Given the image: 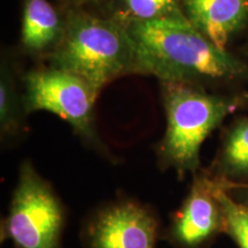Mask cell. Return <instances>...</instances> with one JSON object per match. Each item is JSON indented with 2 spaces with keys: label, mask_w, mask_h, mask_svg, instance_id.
I'll return each instance as SVG.
<instances>
[{
  "label": "cell",
  "mask_w": 248,
  "mask_h": 248,
  "mask_svg": "<svg viewBox=\"0 0 248 248\" xmlns=\"http://www.w3.org/2000/svg\"><path fill=\"white\" fill-rule=\"evenodd\" d=\"M99 11L123 27L151 21H187L179 0H108Z\"/></svg>",
  "instance_id": "10"
},
{
  "label": "cell",
  "mask_w": 248,
  "mask_h": 248,
  "mask_svg": "<svg viewBox=\"0 0 248 248\" xmlns=\"http://www.w3.org/2000/svg\"><path fill=\"white\" fill-rule=\"evenodd\" d=\"M22 102L26 114L49 111L66 121L79 138L105 152L94 124V104L99 92L80 77L52 66L37 67L22 76Z\"/></svg>",
  "instance_id": "4"
},
{
  "label": "cell",
  "mask_w": 248,
  "mask_h": 248,
  "mask_svg": "<svg viewBox=\"0 0 248 248\" xmlns=\"http://www.w3.org/2000/svg\"><path fill=\"white\" fill-rule=\"evenodd\" d=\"M226 179L217 175L198 173L188 197L173 218L170 239L179 248H200L225 230L224 210L219 191Z\"/></svg>",
  "instance_id": "6"
},
{
  "label": "cell",
  "mask_w": 248,
  "mask_h": 248,
  "mask_svg": "<svg viewBox=\"0 0 248 248\" xmlns=\"http://www.w3.org/2000/svg\"><path fill=\"white\" fill-rule=\"evenodd\" d=\"M63 12V37L47 59L49 66L80 77L99 93L121 76L138 74L136 48L125 27L88 8Z\"/></svg>",
  "instance_id": "2"
},
{
  "label": "cell",
  "mask_w": 248,
  "mask_h": 248,
  "mask_svg": "<svg viewBox=\"0 0 248 248\" xmlns=\"http://www.w3.org/2000/svg\"><path fill=\"white\" fill-rule=\"evenodd\" d=\"M228 181L219 191L225 217V231L239 248H248V204L234 201L229 194Z\"/></svg>",
  "instance_id": "13"
},
{
  "label": "cell",
  "mask_w": 248,
  "mask_h": 248,
  "mask_svg": "<svg viewBox=\"0 0 248 248\" xmlns=\"http://www.w3.org/2000/svg\"><path fill=\"white\" fill-rule=\"evenodd\" d=\"M187 22L217 47L226 49L248 26V0H179Z\"/></svg>",
  "instance_id": "8"
},
{
  "label": "cell",
  "mask_w": 248,
  "mask_h": 248,
  "mask_svg": "<svg viewBox=\"0 0 248 248\" xmlns=\"http://www.w3.org/2000/svg\"><path fill=\"white\" fill-rule=\"evenodd\" d=\"M7 55H2L0 64V131L1 138H13L23 128L22 93H18L15 71Z\"/></svg>",
  "instance_id": "12"
},
{
  "label": "cell",
  "mask_w": 248,
  "mask_h": 248,
  "mask_svg": "<svg viewBox=\"0 0 248 248\" xmlns=\"http://www.w3.org/2000/svg\"><path fill=\"white\" fill-rule=\"evenodd\" d=\"M88 237L91 248H155L157 222L141 204L122 201L97 214Z\"/></svg>",
  "instance_id": "7"
},
{
  "label": "cell",
  "mask_w": 248,
  "mask_h": 248,
  "mask_svg": "<svg viewBox=\"0 0 248 248\" xmlns=\"http://www.w3.org/2000/svg\"><path fill=\"white\" fill-rule=\"evenodd\" d=\"M64 32V12L48 0H23L20 46L30 57L47 60Z\"/></svg>",
  "instance_id": "9"
},
{
  "label": "cell",
  "mask_w": 248,
  "mask_h": 248,
  "mask_svg": "<svg viewBox=\"0 0 248 248\" xmlns=\"http://www.w3.org/2000/svg\"><path fill=\"white\" fill-rule=\"evenodd\" d=\"M215 167L216 175L231 183L248 179V117H240L226 130Z\"/></svg>",
  "instance_id": "11"
},
{
  "label": "cell",
  "mask_w": 248,
  "mask_h": 248,
  "mask_svg": "<svg viewBox=\"0 0 248 248\" xmlns=\"http://www.w3.org/2000/svg\"><path fill=\"white\" fill-rule=\"evenodd\" d=\"M62 9L66 8H88L101 7L108 0H58Z\"/></svg>",
  "instance_id": "14"
},
{
  "label": "cell",
  "mask_w": 248,
  "mask_h": 248,
  "mask_svg": "<svg viewBox=\"0 0 248 248\" xmlns=\"http://www.w3.org/2000/svg\"><path fill=\"white\" fill-rule=\"evenodd\" d=\"M229 185H230V186H239V187H246V188H248V184H235V183L229 182Z\"/></svg>",
  "instance_id": "15"
},
{
  "label": "cell",
  "mask_w": 248,
  "mask_h": 248,
  "mask_svg": "<svg viewBox=\"0 0 248 248\" xmlns=\"http://www.w3.org/2000/svg\"><path fill=\"white\" fill-rule=\"evenodd\" d=\"M166 113V132L157 145L162 169H175L181 177L195 173L200 166L203 141L226 116L248 102L243 94H217L203 86L179 82H160Z\"/></svg>",
  "instance_id": "3"
},
{
  "label": "cell",
  "mask_w": 248,
  "mask_h": 248,
  "mask_svg": "<svg viewBox=\"0 0 248 248\" xmlns=\"http://www.w3.org/2000/svg\"><path fill=\"white\" fill-rule=\"evenodd\" d=\"M64 212L51 185L29 162L21 166L2 239L14 248H59Z\"/></svg>",
  "instance_id": "5"
},
{
  "label": "cell",
  "mask_w": 248,
  "mask_h": 248,
  "mask_svg": "<svg viewBox=\"0 0 248 248\" xmlns=\"http://www.w3.org/2000/svg\"><path fill=\"white\" fill-rule=\"evenodd\" d=\"M125 28L136 48L138 74L200 86L248 79L243 60L217 47L187 21H151Z\"/></svg>",
  "instance_id": "1"
}]
</instances>
